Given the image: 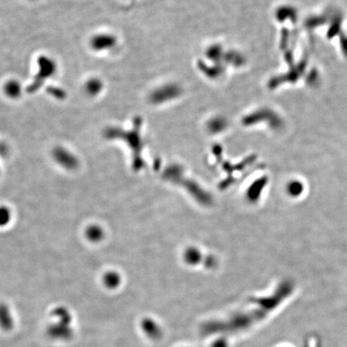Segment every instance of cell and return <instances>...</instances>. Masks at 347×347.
Here are the masks:
<instances>
[{"label": "cell", "instance_id": "obj_1", "mask_svg": "<svg viewBox=\"0 0 347 347\" xmlns=\"http://www.w3.org/2000/svg\"><path fill=\"white\" fill-rule=\"evenodd\" d=\"M37 73L32 83L28 87V93H35L45 85L47 80L52 78L57 71V64L51 56L41 55L37 58Z\"/></svg>", "mask_w": 347, "mask_h": 347}, {"label": "cell", "instance_id": "obj_2", "mask_svg": "<svg viewBox=\"0 0 347 347\" xmlns=\"http://www.w3.org/2000/svg\"><path fill=\"white\" fill-rule=\"evenodd\" d=\"M117 39L115 35L109 32H100L92 36L89 45L95 52H106L115 48Z\"/></svg>", "mask_w": 347, "mask_h": 347}, {"label": "cell", "instance_id": "obj_3", "mask_svg": "<svg viewBox=\"0 0 347 347\" xmlns=\"http://www.w3.org/2000/svg\"><path fill=\"white\" fill-rule=\"evenodd\" d=\"M4 93L6 97L11 100L19 99L23 93L22 85L16 79H10L4 84Z\"/></svg>", "mask_w": 347, "mask_h": 347}, {"label": "cell", "instance_id": "obj_4", "mask_svg": "<svg viewBox=\"0 0 347 347\" xmlns=\"http://www.w3.org/2000/svg\"><path fill=\"white\" fill-rule=\"evenodd\" d=\"M104 83L98 77H91L88 79L84 86V90L89 97H97L103 92Z\"/></svg>", "mask_w": 347, "mask_h": 347}, {"label": "cell", "instance_id": "obj_5", "mask_svg": "<svg viewBox=\"0 0 347 347\" xmlns=\"http://www.w3.org/2000/svg\"><path fill=\"white\" fill-rule=\"evenodd\" d=\"M49 93H50L52 96H53L54 97H56L57 99H63L65 97V92L64 91L63 89H59V88H50L48 90Z\"/></svg>", "mask_w": 347, "mask_h": 347}, {"label": "cell", "instance_id": "obj_6", "mask_svg": "<svg viewBox=\"0 0 347 347\" xmlns=\"http://www.w3.org/2000/svg\"><path fill=\"white\" fill-rule=\"evenodd\" d=\"M31 1H32V0H31Z\"/></svg>", "mask_w": 347, "mask_h": 347}]
</instances>
